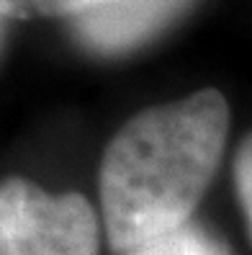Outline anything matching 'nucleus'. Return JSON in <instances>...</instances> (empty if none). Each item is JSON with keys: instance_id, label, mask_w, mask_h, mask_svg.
<instances>
[{"instance_id": "1", "label": "nucleus", "mask_w": 252, "mask_h": 255, "mask_svg": "<svg viewBox=\"0 0 252 255\" xmlns=\"http://www.w3.org/2000/svg\"><path fill=\"white\" fill-rule=\"evenodd\" d=\"M229 103L214 88L137 114L100 165L108 243L129 253L188 222L224 155Z\"/></svg>"}, {"instance_id": "2", "label": "nucleus", "mask_w": 252, "mask_h": 255, "mask_svg": "<svg viewBox=\"0 0 252 255\" xmlns=\"http://www.w3.org/2000/svg\"><path fill=\"white\" fill-rule=\"evenodd\" d=\"M0 255H98V219L80 193L52 196L26 178L0 181Z\"/></svg>"}, {"instance_id": "3", "label": "nucleus", "mask_w": 252, "mask_h": 255, "mask_svg": "<svg viewBox=\"0 0 252 255\" xmlns=\"http://www.w3.org/2000/svg\"><path fill=\"white\" fill-rule=\"evenodd\" d=\"M190 0H111L75 16V34L100 54L129 52L165 28Z\"/></svg>"}, {"instance_id": "4", "label": "nucleus", "mask_w": 252, "mask_h": 255, "mask_svg": "<svg viewBox=\"0 0 252 255\" xmlns=\"http://www.w3.org/2000/svg\"><path fill=\"white\" fill-rule=\"evenodd\" d=\"M129 255H229V248L201 224L185 222L129 250Z\"/></svg>"}, {"instance_id": "5", "label": "nucleus", "mask_w": 252, "mask_h": 255, "mask_svg": "<svg viewBox=\"0 0 252 255\" xmlns=\"http://www.w3.org/2000/svg\"><path fill=\"white\" fill-rule=\"evenodd\" d=\"M103 3H111V0H0V13L10 18H75Z\"/></svg>"}, {"instance_id": "6", "label": "nucleus", "mask_w": 252, "mask_h": 255, "mask_svg": "<svg viewBox=\"0 0 252 255\" xmlns=\"http://www.w3.org/2000/svg\"><path fill=\"white\" fill-rule=\"evenodd\" d=\"M234 186H237V199L242 204V212L247 219V232L252 240V134L242 139L240 149L234 157Z\"/></svg>"}, {"instance_id": "7", "label": "nucleus", "mask_w": 252, "mask_h": 255, "mask_svg": "<svg viewBox=\"0 0 252 255\" xmlns=\"http://www.w3.org/2000/svg\"><path fill=\"white\" fill-rule=\"evenodd\" d=\"M0 39H3V13H0Z\"/></svg>"}]
</instances>
